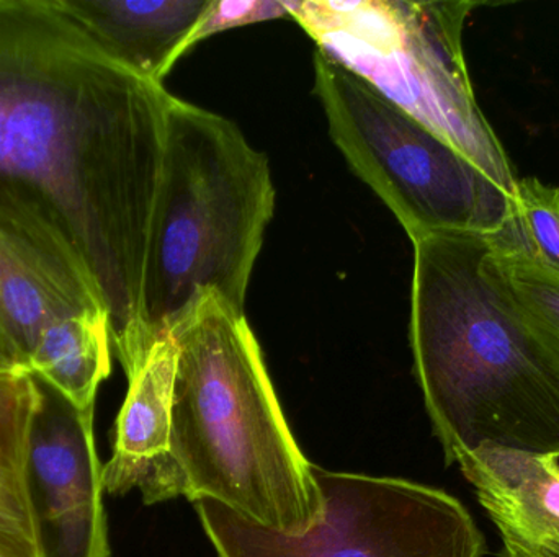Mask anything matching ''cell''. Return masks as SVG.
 Masks as SVG:
<instances>
[{"label":"cell","instance_id":"8992f818","mask_svg":"<svg viewBox=\"0 0 559 557\" xmlns=\"http://www.w3.org/2000/svg\"><path fill=\"white\" fill-rule=\"evenodd\" d=\"M314 92L335 146L411 241L439 232L495 235L514 221L511 193L319 49Z\"/></svg>","mask_w":559,"mask_h":557},{"label":"cell","instance_id":"5bb4252c","mask_svg":"<svg viewBox=\"0 0 559 557\" xmlns=\"http://www.w3.org/2000/svg\"><path fill=\"white\" fill-rule=\"evenodd\" d=\"M36 383L0 372V557H41L26 483Z\"/></svg>","mask_w":559,"mask_h":557},{"label":"cell","instance_id":"6da1fadb","mask_svg":"<svg viewBox=\"0 0 559 557\" xmlns=\"http://www.w3.org/2000/svg\"><path fill=\"white\" fill-rule=\"evenodd\" d=\"M170 100L59 0H0V225L98 287L124 373L153 347L143 283Z\"/></svg>","mask_w":559,"mask_h":557},{"label":"cell","instance_id":"5b68a950","mask_svg":"<svg viewBox=\"0 0 559 557\" xmlns=\"http://www.w3.org/2000/svg\"><path fill=\"white\" fill-rule=\"evenodd\" d=\"M475 2L292 0L318 49L364 78L515 196L518 177L476 101L463 29Z\"/></svg>","mask_w":559,"mask_h":557},{"label":"cell","instance_id":"9c48e42d","mask_svg":"<svg viewBox=\"0 0 559 557\" xmlns=\"http://www.w3.org/2000/svg\"><path fill=\"white\" fill-rule=\"evenodd\" d=\"M177 347L166 336L127 376L128 392L115 424L114 450L104 467L105 493L140 491L146 506L186 497L170 451Z\"/></svg>","mask_w":559,"mask_h":557},{"label":"cell","instance_id":"7a4b0ae2","mask_svg":"<svg viewBox=\"0 0 559 557\" xmlns=\"http://www.w3.org/2000/svg\"><path fill=\"white\" fill-rule=\"evenodd\" d=\"M413 244L411 346L447 464L485 445L559 451V339L515 293L498 238Z\"/></svg>","mask_w":559,"mask_h":557},{"label":"cell","instance_id":"ac0fdd59","mask_svg":"<svg viewBox=\"0 0 559 557\" xmlns=\"http://www.w3.org/2000/svg\"><path fill=\"white\" fill-rule=\"evenodd\" d=\"M0 372H22V370H16L15 366L10 363V360L3 355L2 350H0Z\"/></svg>","mask_w":559,"mask_h":557},{"label":"cell","instance_id":"277c9868","mask_svg":"<svg viewBox=\"0 0 559 557\" xmlns=\"http://www.w3.org/2000/svg\"><path fill=\"white\" fill-rule=\"evenodd\" d=\"M274 213L267 156L228 118L173 95L144 268L143 323L153 346L203 291L245 311Z\"/></svg>","mask_w":559,"mask_h":557},{"label":"cell","instance_id":"2e32d148","mask_svg":"<svg viewBox=\"0 0 559 557\" xmlns=\"http://www.w3.org/2000/svg\"><path fill=\"white\" fill-rule=\"evenodd\" d=\"M288 16L286 2L275 0H210L205 13L200 19L189 48L199 45L209 36L238 26L252 25V23L265 22V20L282 19Z\"/></svg>","mask_w":559,"mask_h":557},{"label":"cell","instance_id":"7c38bea8","mask_svg":"<svg viewBox=\"0 0 559 557\" xmlns=\"http://www.w3.org/2000/svg\"><path fill=\"white\" fill-rule=\"evenodd\" d=\"M108 55L134 74L163 84L182 56L210 0H59Z\"/></svg>","mask_w":559,"mask_h":557},{"label":"cell","instance_id":"4fadbf2b","mask_svg":"<svg viewBox=\"0 0 559 557\" xmlns=\"http://www.w3.org/2000/svg\"><path fill=\"white\" fill-rule=\"evenodd\" d=\"M111 349L110 314L85 310L43 330L28 373L79 411H94L98 388L111 375Z\"/></svg>","mask_w":559,"mask_h":557},{"label":"cell","instance_id":"9a60e30c","mask_svg":"<svg viewBox=\"0 0 559 557\" xmlns=\"http://www.w3.org/2000/svg\"><path fill=\"white\" fill-rule=\"evenodd\" d=\"M514 228L519 244L540 267L559 277V186L535 177L518 180Z\"/></svg>","mask_w":559,"mask_h":557},{"label":"cell","instance_id":"52a82bcc","mask_svg":"<svg viewBox=\"0 0 559 557\" xmlns=\"http://www.w3.org/2000/svg\"><path fill=\"white\" fill-rule=\"evenodd\" d=\"M322 499L302 533L255 525L222 504L193 502L219 557H485L486 542L460 500L396 477L334 473L311 464Z\"/></svg>","mask_w":559,"mask_h":557},{"label":"cell","instance_id":"ba28073f","mask_svg":"<svg viewBox=\"0 0 559 557\" xmlns=\"http://www.w3.org/2000/svg\"><path fill=\"white\" fill-rule=\"evenodd\" d=\"M35 383L26 483L39 553L110 557L94 411H79L51 386Z\"/></svg>","mask_w":559,"mask_h":557},{"label":"cell","instance_id":"3957f363","mask_svg":"<svg viewBox=\"0 0 559 557\" xmlns=\"http://www.w3.org/2000/svg\"><path fill=\"white\" fill-rule=\"evenodd\" d=\"M177 347L170 451L186 497L242 519L302 533L322 499L285 415L245 311L209 290L170 330Z\"/></svg>","mask_w":559,"mask_h":557},{"label":"cell","instance_id":"8fae6325","mask_svg":"<svg viewBox=\"0 0 559 557\" xmlns=\"http://www.w3.org/2000/svg\"><path fill=\"white\" fill-rule=\"evenodd\" d=\"M455 464L502 538L559 556V451L485 445Z\"/></svg>","mask_w":559,"mask_h":557},{"label":"cell","instance_id":"e0dca14e","mask_svg":"<svg viewBox=\"0 0 559 557\" xmlns=\"http://www.w3.org/2000/svg\"><path fill=\"white\" fill-rule=\"evenodd\" d=\"M502 557H559L550 553L537 552V549L525 548L511 538H502Z\"/></svg>","mask_w":559,"mask_h":557},{"label":"cell","instance_id":"30bf717a","mask_svg":"<svg viewBox=\"0 0 559 557\" xmlns=\"http://www.w3.org/2000/svg\"><path fill=\"white\" fill-rule=\"evenodd\" d=\"M100 307L107 304L92 281L0 225V350L16 370L28 373L49 324Z\"/></svg>","mask_w":559,"mask_h":557}]
</instances>
